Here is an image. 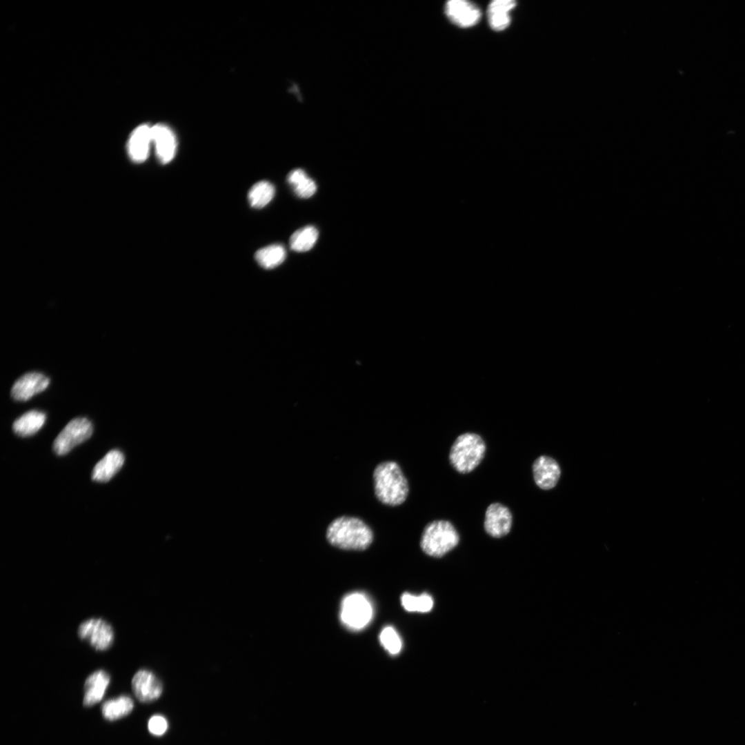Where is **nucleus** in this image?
<instances>
[{"label":"nucleus","mask_w":745,"mask_h":745,"mask_svg":"<svg viewBox=\"0 0 745 745\" xmlns=\"http://www.w3.org/2000/svg\"><path fill=\"white\" fill-rule=\"evenodd\" d=\"M92 431V425L88 419L77 417L72 419L54 439V452L58 455L67 454L74 447L90 438Z\"/></svg>","instance_id":"nucleus-6"},{"label":"nucleus","mask_w":745,"mask_h":745,"mask_svg":"<svg viewBox=\"0 0 745 745\" xmlns=\"http://www.w3.org/2000/svg\"><path fill=\"white\" fill-rule=\"evenodd\" d=\"M49 384V378L43 373L28 372L14 382L11 389V395L16 401H25L43 391Z\"/></svg>","instance_id":"nucleus-10"},{"label":"nucleus","mask_w":745,"mask_h":745,"mask_svg":"<svg viewBox=\"0 0 745 745\" xmlns=\"http://www.w3.org/2000/svg\"><path fill=\"white\" fill-rule=\"evenodd\" d=\"M375 496L382 504L396 506L403 504L408 495V483L399 464L386 461L373 471Z\"/></svg>","instance_id":"nucleus-2"},{"label":"nucleus","mask_w":745,"mask_h":745,"mask_svg":"<svg viewBox=\"0 0 745 745\" xmlns=\"http://www.w3.org/2000/svg\"><path fill=\"white\" fill-rule=\"evenodd\" d=\"M110 682L109 674L103 670H98L90 674L84 684L83 705L90 707L100 702Z\"/></svg>","instance_id":"nucleus-15"},{"label":"nucleus","mask_w":745,"mask_h":745,"mask_svg":"<svg viewBox=\"0 0 745 745\" xmlns=\"http://www.w3.org/2000/svg\"><path fill=\"white\" fill-rule=\"evenodd\" d=\"M448 19L461 28L475 26L481 18V10L474 3L465 0H451L444 9Z\"/></svg>","instance_id":"nucleus-11"},{"label":"nucleus","mask_w":745,"mask_h":745,"mask_svg":"<svg viewBox=\"0 0 745 745\" xmlns=\"http://www.w3.org/2000/svg\"><path fill=\"white\" fill-rule=\"evenodd\" d=\"M274 186L267 181H261L255 183L250 189L248 199L250 205L255 208H262L274 197Z\"/></svg>","instance_id":"nucleus-23"},{"label":"nucleus","mask_w":745,"mask_h":745,"mask_svg":"<svg viewBox=\"0 0 745 745\" xmlns=\"http://www.w3.org/2000/svg\"><path fill=\"white\" fill-rule=\"evenodd\" d=\"M532 468L535 482L540 488L549 490L557 484L561 472L553 458L542 455L534 461Z\"/></svg>","instance_id":"nucleus-13"},{"label":"nucleus","mask_w":745,"mask_h":745,"mask_svg":"<svg viewBox=\"0 0 745 745\" xmlns=\"http://www.w3.org/2000/svg\"><path fill=\"white\" fill-rule=\"evenodd\" d=\"M401 603L404 608L408 612L427 613L433 606V599L427 593L415 595L405 593L401 596Z\"/></svg>","instance_id":"nucleus-24"},{"label":"nucleus","mask_w":745,"mask_h":745,"mask_svg":"<svg viewBox=\"0 0 745 745\" xmlns=\"http://www.w3.org/2000/svg\"><path fill=\"white\" fill-rule=\"evenodd\" d=\"M78 636L96 650L104 651L114 642V630L111 625L101 618L88 619L79 626Z\"/></svg>","instance_id":"nucleus-7"},{"label":"nucleus","mask_w":745,"mask_h":745,"mask_svg":"<svg viewBox=\"0 0 745 745\" xmlns=\"http://www.w3.org/2000/svg\"><path fill=\"white\" fill-rule=\"evenodd\" d=\"M318 230L312 226H307L295 231L290 239V247L296 252L310 250L318 238Z\"/></svg>","instance_id":"nucleus-22"},{"label":"nucleus","mask_w":745,"mask_h":745,"mask_svg":"<svg viewBox=\"0 0 745 745\" xmlns=\"http://www.w3.org/2000/svg\"><path fill=\"white\" fill-rule=\"evenodd\" d=\"M134 703L128 695H121L105 702L101 706L103 717L109 721H115L128 715L132 711Z\"/></svg>","instance_id":"nucleus-19"},{"label":"nucleus","mask_w":745,"mask_h":745,"mask_svg":"<svg viewBox=\"0 0 745 745\" xmlns=\"http://www.w3.org/2000/svg\"><path fill=\"white\" fill-rule=\"evenodd\" d=\"M124 463V456L118 450L109 451L93 468L92 478L98 482H106L120 470Z\"/></svg>","instance_id":"nucleus-16"},{"label":"nucleus","mask_w":745,"mask_h":745,"mask_svg":"<svg viewBox=\"0 0 745 745\" xmlns=\"http://www.w3.org/2000/svg\"><path fill=\"white\" fill-rule=\"evenodd\" d=\"M459 541L458 532L450 522L434 520L425 526L420 539V547L429 556L441 557L453 550Z\"/></svg>","instance_id":"nucleus-4"},{"label":"nucleus","mask_w":745,"mask_h":745,"mask_svg":"<svg viewBox=\"0 0 745 745\" xmlns=\"http://www.w3.org/2000/svg\"><path fill=\"white\" fill-rule=\"evenodd\" d=\"M372 615V604L364 594L355 592L343 598L340 619L347 628L359 630L365 628L370 622Z\"/></svg>","instance_id":"nucleus-5"},{"label":"nucleus","mask_w":745,"mask_h":745,"mask_svg":"<svg viewBox=\"0 0 745 745\" xmlns=\"http://www.w3.org/2000/svg\"><path fill=\"white\" fill-rule=\"evenodd\" d=\"M285 248L281 244H272L262 248L255 253L257 263L266 269H272L280 265L286 259Z\"/></svg>","instance_id":"nucleus-21"},{"label":"nucleus","mask_w":745,"mask_h":745,"mask_svg":"<svg viewBox=\"0 0 745 745\" xmlns=\"http://www.w3.org/2000/svg\"><path fill=\"white\" fill-rule=\"evenodd\" d=\"M486 446L482 437L475 433H465L454 441L450 452L449 461L453 468L461 474L474 470L484 458Z\"/></svg>","instance_id":"nucleus-3"},{"label":"nucleus","mask_w":745,"mask_h":745,"mask_svg":"<svg viewBox=\"0 0 745 745\" xmlns=\"http://www.w3.org/2000/svg\"><path fill=\"white\" fill-rule=\"evenodd\" d=\"M512 524L513 515L507 506L495 502L487 507L484 528L488 535L495 538L502 537L509 533Z\"/></svg>","instance_id":"nucleus-8"},{"label":"nucleus","mask_w":745,"mask_h":745,"mask_svg":"<svg viewBox=\"0 0 745 745\" xmlns=\"http://www.w3.org/2000/svg\"><path fill=\"white\" fill-rule=\"evenodd\" d=\"M46 414L40 410L28 411L13 423L14 432L21 437H28L38 432L46 421Z\"/></svg>","instance_id":"nucleus-18"},{"label":"nucleus","mask_w":745,"mask_h":745,"mask_svg":"<svg viewBox=\"0 0 745 745\" xmlns=\"http://www.w3.org/2000/svg\"><path fill=\"white\" fill-rule=\"evenodd\" d=\"M516 6L513 0H495L492 1L487 10L488 23L495 31L506 29L510 23L509 12Z\"/></svg>","instance_id":"nucleus-17"},{"label":"nucleus","mask_w":745,"mask_h":745,"mask_svg":"<svg viewBox=\"0 0 745 745\" xmlns=\"http://www.w3.org/2000/svg\"><path fill=\"white\" fill-rule=\"evenodd\" d=\"M168 727L167 719L162 715H155L152 716L148 723L149 732L156 736L163 735Z\"/></svg>","instance_id":"nucleus-26"},{"label":"nucleus","mask_w":745,"mask_h":745,"mask_svg":"<svg viewBox=\"0 0 745 745\" xmlns=\"http://www.w3.org/2000/svg\"><path fill=\"white\" fill-rule=\"evenodd\" d=\"M152 126L143 123L131 133L127 143L128 154L135 163H142L148 157L152 141Z\"/></svg>","instance_id":"nucleus-14"},{"label":"nucleus","mask_w":745,"mask_h":745,"mask_svg":"<svg viewBox=\"0 0 745 745\" xmlns=\"http://www.w3.org/2000/svg\"><path fill=\"white\" fill-rule=\"evenodd\" d=\"M132 688L136 697L143 703L157 699L163 691L159 679L150 670L141 669L132 677Z\"/></svg>","instance_id":"nucleus-9"},{"label":"nucleus","mask_w":745,"mask_h":745,"mask_svg":"<svg viewBox=\"0 0 745 745\" xmlns=\"http://www.w3.org/2000/svg\"><path fill=\"white\" fill-rule=\"evenodd\" d=\"M382 646L390 655H397L401 650L402 642L397 631L392 626H386L379 635Z\"/></svg>","instance_id":"nucleus-25"},{"label":"nucleus","mask_w":745,"mask_h":745,"mask_svg":"<svg viewBox=\"0 0 745 745\" xmlns=\"http://www.w3.org/2000/svg\"><path fill=\"white\" fill-rule=\"evenodd\" d=\"M152 141L155 146L156 156L162 164L171 161L177 151V139L174 132L168 126L157 123L152 126Z\"/></svg>","instance_id":"nucleus-12"},{"label":"nucleus","mask_w":745,"mask_h":745,"mask_svg":"<svg viewBox=\"0 0 745 745\" xmlns=\"http://www.w3.org/2000/svg\"><path fill=\"white\" fill-rule=\"evenodd\" d=\"M326 538L331 545L339 548L363 550L372 542L373 533L361 519L341 516L335 519L328 526Z\"/></svg>","instance_id":"nucleus-1"},{"label":"nucleus","mask_w":745,"mask_h":745,"mask_svg":"<svg viewBox=\"0 0 745 745\" xmlns=\"http://www.w3.org/2000/svg\"><path fill=\"white\" fill-rule=\"evenodd\" d=\"M287 180L295 193L300 198H309L316 192L315 182L309 178L302 169L292 170L288 174Z\"/></svg>","instance_id":"nucleus-20"}]
</instances>
